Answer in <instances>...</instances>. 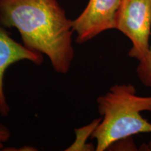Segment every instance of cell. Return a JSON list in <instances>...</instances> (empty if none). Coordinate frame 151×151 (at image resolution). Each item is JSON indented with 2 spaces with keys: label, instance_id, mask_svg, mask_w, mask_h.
I'll return each instance as SVG.
<instances>
[{
  "label": "cell",
  "instance_id": "1",
  "mask_svg": "<svg viewBox=\"0 0 151 151\" xmlns=\"http://www.w3.org/2000/svg\"><path fill=\"white\" fill-rule=\"evenodd\" d=\"M0 24L16 28L22 44L48 57L55 72L67 74L70 70L73 20L58 0H0Z\"/></svg>",
  "mask_w": 151,
  "mask_h": 151
},
{
  "label": "cell",
  "instance_id": "7",
  "mask_svg": "<svg viewBox=\"0 0 151 151\" xmlns=\"http://www.w3.org/2000/svg\"><path fill=\"white\" fill-rule=\"evenodd\" d=\"M137 73L141 83L144 86L151 88V45L148 58L146 61L139 62Z\"/></svg>",
  "mask_w": 151,
  "mask_h": 151
},
{
  "label": "cell",
  "instance_id": "9",
  "mask_svg": "<svg viewBox=\"0 0 151 151\" xmlns=\"http://www.w3.org/2000/svg\"><path fill=\"white\" fill-rule=\"evenodd\" d=\"M140 150H151V141H149L148 144H143L141 146Z\"/></svg>",
  "mask_w": 151,
  "mask_h": 151
},
{
  "label": "cell",
  "instance_id": "3",
  "mask_svg": "<svg viewBox=\"0 0 151 151\" xmlns=\"http://www.w3.org/2000/svg\"><path fill=\"white\" fill-rule=\"evenodd\" d=\"M115 29L131 41L128 55L139 62L146 61L150 49L151 0H122L115 17Z\"/></svg>",
  "mask_w": 151,
  "mask_h": 151
},
{
  "label": "cell",
  "instance_id": "2",
  "mask_svg": "<svg viewBox=\"0 0 151 151\" xmlns=\"http://www.w3.org/2000/svg\"><path fill=\"white\" fill-rule=\"evenodd\" d=\"M97 103L101 120L91 136L97 141L96 151L108 150L116 141L137 134L151 133V123L141 115L151 111V96H138L132 85H114Z\"/></svg>",
  "mask_w": 151,
  "mask_h": 151
},
{
  "label": "cell",
  "instance_id": "4",
  "mask_svg": "<svg viewBox=\"0 0 151 151\" xmlns=\"http://www.w3.org/2000/svg\"><path fill=\"white\" fill-rule=\"evenodd\" d=\"M121 1L89 0L83 12L73 20L77 43H85L103 32L115 29V17Z\"/></svg>",
  "mask_w": 151,
  "mask_h": 151
},
{
  "label": "cell",
  "instance_id": "5",
  "mask_svg": "<svg viewBox=\"0 0 151 151\" xmlns=\"http://www.w3.org/2000/svg\"><path fill=\"white\" fill-rule=\"evenodd\" d=\"M29 61L41 65L43 55L30 50L13 39L6 28L0 24V116L7 117L11 113L10 105L4 91V76L7 69L16 62Z\"/></svg>",
  "mask_w": 151,
  "mask_h": 151
},
{
  "label": "cell",
  "instance_id": "8",
  "mask_svg": "<svg viewBox=\"0 0 151 151\" xmlns=\"http://www.w3.org/2000/svg\"><path fill=\"white\" fill-rule=\"evenodd\" d=\"M11 137V132L6 125L0 123V150H3L4 144Z\"/></svg>",
  "mask_w": 151,
  "mask_h": 151
},
{
  "label": "cell",
  "instance_id": "6",
  "mask_svg": "<svg viewBox=\"0 0 151 151\" xmlns=\"http://www.w3.org/2000/svg\"><path fill=\"white\" fill-rule=\"evenodd\" d=\"M101 118L94 120L88 125L84 126L83 127L76 129L75 134H76V140L71 146H70L66 150H83V151H90L95 150V147L91 143H87L88 139L93 133L96 128L101 122Z\"/></svg>",
  "mask_w": 151,
  "mask_h": 151
}]
</instances>
